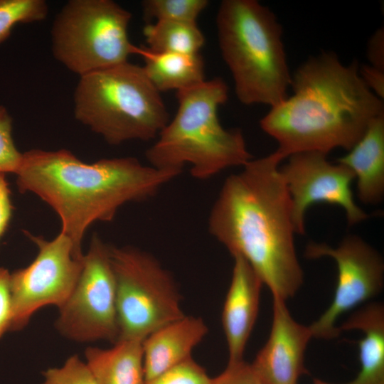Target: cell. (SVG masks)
Here are the masks:
<instances>
[{
  "label": "cell",
  "mask_w": 384,
  "mask_h": 384,
  "mask_svg": "<svg viewBox=\"0 0 384 384\" xmlns=\"http://www.w3.org/2000/svg\"><path fill=\"white\" fill-rule=\"evenodd\" d=\"M276 150L251 159L223 184L208 218V231L240 256L271 291L287 301L304 282L294 245L292 201Z\"/></svg>",
  "instance_id": "obj_1"
},
{
  "label": "cell",
  "mask_w": 384,
  "mask_h": 384,
  "mask_svg": "<svg viewBox=\"0 0 384 384\" xmlns=\"http://www.w3.org/2000/svg\"><path fill=\"white\" fill-rule=\"evenodd\" d=\"M181 172L145 165L134 157L80 160L67 149L23 153L16 175L19 192L46 203L61 221L60 232L82 260V242L95 222L113 220L123 205L154 196Z\"/></svg>",
  "instance_id": "obj_2"
},
{
  "label": "cell",
  "mask_w": 384,
  "mask_h": 384,
  "mask_svg": "<svg viewBox=\"0 0 384 384\" xmlns=\"http://www.w3.org/2000/svg\"><path fill=\"white\" fill-rule=\"evenodd\" d=\"M290 87L293 94L270 107L260 122L284 159L301 152L349 151L384 113L383 100L364 83L358 62L345 65L331 51L303 63Z\"/></svg>",
  "instance_id": "obj_3"
},
{
  "label": "cell",
  "mask_w": 384,
  "mask_h": 384,
  "mask_svg": "<svg viewBox=\"0 0 384 384\" xmlns=\"http://www.w3.org/2000/svg\"><path fill=\"white\" fill-rule=\"evenodd\" d=\"M176 97L175 117L146 151L149 165L182 172L188 164L193 177L206 180L230 167L244 166L252 159L240 130L226 129L220 123L218 110L228 97L222 79L179 90Z\"/></svg>",
  "instance_id": "obj_4"
},
{
  "label": "cell",
  "mask_w": 384,
  "mask_h": 384,
  "mask_svg": "<svg viewBox=\"0 0 384 384\" xmlns=\"http://www.w3.org/2000/svg\"><path fill=\"white\" fill-rule=\"evenodd\" d=\"M216 25L239 101L272 107L285 100L292 75L274 14L256 0H223Z\"/></svg>",
  "instance_id": "obj_5"
},
{
  "label": "cell",
  "mask_w": 384,
  "mask_h": 384,
  "mask_svg": "<svg viewBox=\"0 0 384 384\" xmlns=\"http://www.w3.org/2000/svg\"><path fill=\"white\" fill-rule=\"evenodd\" d=\"M73 101L76 119L110 145L156 139L169 122L160 92L128 61L80 76Z\"/></svg>",
  "instance_id": "obj_6"
},
{
  "label": "cell",
  "mask_w": 384,
  "mask_h": 384,
  "mask_svg": "<svg viewBox=\"0 0 384 384\" xmlns=\"http://www.w3.org/2000/svg\"><path fill=\"white\" fill-rule=\"evenodd\" d=\"M131 18L112 0H70L52 25L53 55L80 77L127 62L139 51L129 39Z\"/></svg>",
  "instance_id": "obj_7"
},
{
  "label": "cell",
  "mask_w": 384,
  "mask_h": 384,
  "mask_svg": "<svg viewBox=\"0 0 384 384\" xmlns=\"http://www.w3.org/2000/svg\"><path fill=\"white\" fill-rule=\"evenodd\" d=\"M116 288L118 340L143 341L183 317L175 281L151 254L132 247L110 246Z\"/></svg>",
  "instance_id": "obj_8"
},
{
  "label": "cell",
  "mask_w": 384,
  "mask_h": 384,
  "mask_svg": "<svg viewBox=\"0 0 384 384\" xmlns=\"http://www.w3.org/2000/svg\"><path fill=\"white\" fill-rule=\"evenodd\" d=\"M55 326L77 342L115 343L119 336L116 288L110 246L96 234L84 254L78 281L62 306Z\"/></svg>",
  "instance_id": "obj_9"
},
{
  "label": "cell",
  "mask_w": 384,
  "mask_h": 384,
  "mask_svg": "<svg viewBox=\"0 0 384 384\" xmlns=\"http://www.w3.org/2000/svg\"><path fill=\"white\" fill-rule=\"evenodd\" d=\"M25 233L38 247V254L29 265L11 274V331L23 329L33 314L44 306H62L82 268L83 258L76 257L71 240L63 233L50 240Z\"/></svg>",
  "instance_id": "obj_10"
},
{
  "label": "cell",
  "mask_w": 384,
  "mask_h": 384,
  "mask_svg": "<svg viewBox=\"0 0 384 384\" xmlns=\"http://www.w3.org/2000/svg\"><path fill=\"white\" fill-rule=\"evenodd\" d=\"M309 259L332 258L338 278L334 299L323 314L309 325L313 337L332 338L340 333L339 318L356 306L373 299L383 286L384 265L380 255L356 235H348L336 247L310 242L305 250Z\"/></svg>",
  "instance_id": "obj_11"
},
{
  "label": "cell",
  "mask_w": 384,
  "mask_h": 384,
  "mask_svg": "<svg viewBox=\"0 0 384 384\" xmlns=\"http://www.w3.org/2000/svg\"><path fill=\"white\" fill-rule=\"evenodd\" d=\"M287 159L279 171L291 198L297 234H304L306 212L318 203L341 207L350 226L368 218L353 198L351 186L355 175L348 167L331 163L327 154L318 151L297 153Z\"/></svg>",
  "instance_id": "obj_12"
},
{
  "label": "cell",
  "mask_w": 384,
  "mask_h": 384,
  "mask_svg": "<svg viewBox=\"0 0 384 384\" xmlns=\"http://www.w3.org/2000/svg\"><path fill=\"white\" fill-rule=\"evenodd\" d=\"M272 312L268 339L251 367L263 384H297L306 373L304 353L311 331L292 317L284 300L273 297Z\"/></svg>",
  "instance_id": "obj_13"
},
{
  "label": "cell",
  "mask_w": 384,
  "mask_h": 384,
  "mask_svg": "<svg viewBox=\"0 0 384 384\" xmlns=\"http://www.w3.org/2000/svg\"><path fill=\"white\" fill-rule=\"evenodd\" d=\"M231 281L225 299L222 324L228 345V362L243 360L247 342L255 324L261 279L240 256H233Z\"/></svg>",
  "instance_id": "obj_14"
},
{
  "label": "cell",
  "mask_w": 384,
  "mask_h": 384,
  "mask_svg": "<svg viewBox=\"0 0 384 384\" xmlns=\"http://www.w3.org/2000/svg\"><path fill=\"white\" fill-rule=\"evenodd\" d=\"M208 329L203 319L184 315L149 334L143 341L145 380L191 358Z\"/></svg>",
  "instance_id": "obj_15"
},
{
  "label": "cell",
  "mask_w": 384,
  "mask_h": 384,
  "mask_svg": "<svg viewBox=\"0 0 384 384\" xmlns=\"http://www.w3.org/2000/svg\"><path fill=\"white\" fill-rule=\"evenodd\" d=\"M337 163L348 167L357 178L361 202L379 203L384 194V113L369 124L361 139Z\"/></svg>",
  "instance_id": "obj_16"
},
{
  "label": "cell",
  "mask_w": 384,
  "mask_h": 384,
  "mask_svg": "<svg viewBox=\"0 0 384 384\" xmlns=\"http://www.w3.org/2000/svg\"><path fill=\"white\" fill-rule=\"evenodd\" d=\"M339 333L360 330L358 341L361 370L352 384H384V307L370 303L354 311L341 326Z\"/></svg>",
  "instance_id": "obj_17"
},
{
  "label": "cell",
  "mask_w": 384,
  "mask_h": 384,
  "mask_svg": "<svg viewBox=\"0 0 384 384\" xmlns=\"http://www.w3.org/2000/svg\"><path fill=\"white\" fill-rule=\"evenodd\" d=\"M85 363L97 384H144L143 341L122 339L110 348L89 347Z\"/></svg>",
  "instance_id": "obj_18"
},
{
  "label": "cell",
  "mask_w": 384,
  "mask_h": 384,
  "mask_svg": "<svg viewBox=\"0 0 384 384\" xmlns=\"http://www.w3.org/2000/svg\"><path fill=\"white\" fill-rule=\"evenodd\" d=\"M138 54L144 58L142 67L147 77L160 92H178L205 81L204 63L199 53H156L139 47Z\"/></svg>",
  "instance_id": "obj_19"
},
{
  "label": "cell",
  "mask_w": 384,
  "mask_h": 384,
  "mask_svg": "<svg viewBox=\"0 0 384 384\" xmlns=\"http://www.w3.org/2000/svg\"><path fill=\"white\" fill-rule=\"evenodd\" d=\"M143 33L146 48L153 52L198 53L205 38L196 23L157 21L146 24Z\"/></svg>",
  "instance_id": "obj_20"
},
{
  "label": "cell",
  "mask_w": 384,
  "mask_h": 384,
  "mask_svg": "<svg viewBox=\"0 0 384 384\" xmlns=\"http://www.w3.org/2000/svg\"><path fill=\"white\" fill-rule=\"evenodd\" d=\"M208 4L207 0H145L142 9L146 20L196 23Z\"/></svg>",
  "instance_id": "obj_21"
},
{
  "label": "cell",
  "mask_w": 384,
  "mask_h": 384,
  "mask_svg": "<svg viewBox=\"0 0 384 384\" xmlns=\"http://www.w3.org/2000/svg\"><path fill=\"white\" fill-rule=\"evenodd\" d=\"M48 12L43 0H0V43L9 38L16 24L43 21Z\"/></svg>",
  "instance_id": "obj_22"
},
{
  "label": "cell",
  "mask_w": 384,
  "mask_h": 384,
  "mask_svg": "<svg viewBox=\"0 0 384 384\" xmlns=\"http://www.w3.org/2000/svg\"><path fill=\"white\" fill-rule=\"evenodd\" d=\"M205 369L192 357L145 380L144 384H211Z\"/></svg>",
  "instance_id": "obj_23"
},
{
  "label": "cell",
  "mask_w": 384,
  "mask_h": 384,
  "mask_svg": "<svg viewBox=\"0 0 384 384\" xmlns=\"http://www.w3.org/2000/svg\"><path fill=\"white\" fill-rule=\"evenodd\" d=\"M42 384H97L85 362L78 356L69 357L59 368H49L43 373Z\"/></svg>",
  "instance_id": "obj_24"
},
{
  "label": "cell",
  "mask_w": 384,
  "mask_h": 384,
  "mask_svg": "<svg viewBox=\"0 0 384 384\" xmlns=\"http://www.w3.org/2000/svg\"><path fill=\"white\" fill-rule=\"evenodd\" d=\"M12 119L7 110L0 105V173L16 174L21 164V153L12 138Z\"/></svg>",
  "instance_id": "obj_25"
},
{
  "label": "cell",
  "mask_w": 384,
  "mask_h": 384,
  "mask_svg": "<svg viewBox=\"0 0 384 384\" xmlns=\"http://www.w3.org/2000/svg\"><path fill=\"white\" fill-rule=\"evenodd\" d=\"M211 384H263L252 370L251 365L244 360L228 362L226 368Z\"/></svg>",
  "instance_id": "obj_26"
},
{
  "label": "cell",
  "mask_w": 384,
  "mask_h": 384,
  "mask_svg": "<svg viewBox=\"0 0 384 384\" xmlns=\"http://www.w3.org/2000/svg\"><path fill=\"white\" fill-rule=\"evenodd\" d=\"M12 320L11 273L0 267V338L10 330Z\"/></svg>",
  "instance_id": "obj_27"
},
{
  "label": "cell",
  "mask_w": 384,
  "mask_h": 384,
  "mask_svg": "<svg viewBox=\"0 0 384 384\" xmlns=\"http://www.w3.org/2000/svg\"><path fill=\"white\" fill-rule=\"evenodd\" d=\"M11 190L5 174L0 173V239L6 232L12 215Z\"/></svg>",
  "instance_id": "obj_28"
},
{
  "label": "cell",
  "mask_w": 384,
  "mask_h": 384,
  "mask_svg": "<svg viewBox=\"0 0 384 384\" xmlns=\"http://www.w3.org/2000/svg\"><path fill=\"white\" fill-rule=\"evenodd\" d=\"M359 73L366 86L379 98L384 97V70L370 65H359Z\"/></svg>",
  "instance_id": "obj_29"
},
{
  "label": "cell",
  "mask_w": 384,
  "mask_h": 384,
  "mask_svg": "<svg viewBox=\"0 0 384 384\" xmlns=\"http://www.w3.org/2000/svg\"><path fill=\"white\" fill-rule=\"evenodd\" d=\"M367 56L370 65L384 70V30L378 28L370 36L367 47Z\"/></svg>",
  "instance_id": "obj_30"
},
{
  "label": "cell",
  "mask_w": 384,
  "mask_h": 384,
  "mask_svg": "<svg viewBox=\"0 0 384 384\" xmlns=\"http://www.w3.org/2000/svg\"><path fill=\"white\" fill-rule=\"evenodd\" d=\"M313 384H333V383H327V382L323 381V380H321L320 379H314ZM345 384H352V383H351V382H349V383H345Z\"/></svg>",
  "instance_id": "obj_31"
}]
</instances>
